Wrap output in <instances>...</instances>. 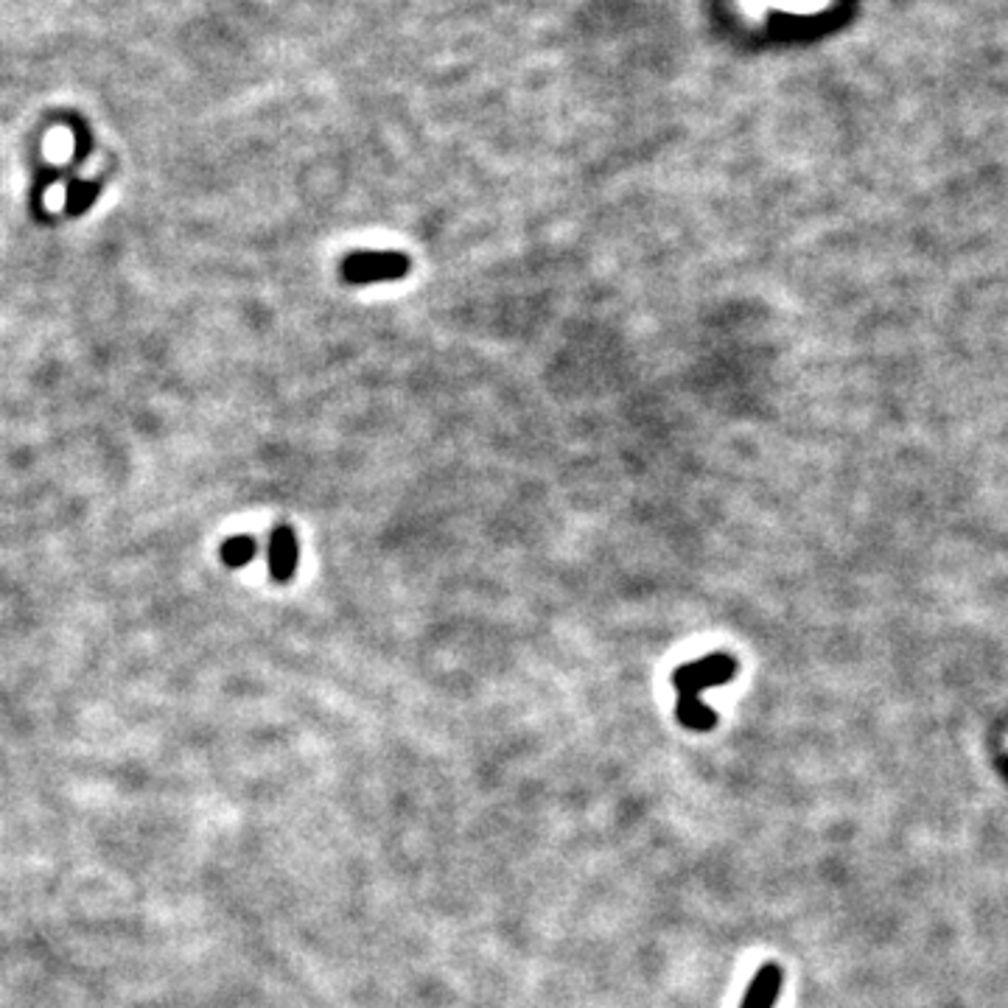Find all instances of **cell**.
Wrapping results in <instances>:
<instances>
[{
	"label": "cell",
	"mask_w": 1008,
	"mask_h": 1008,
	"mask_svg": "<svg viewBox=\"0 0 1008 1008\" xmlns=\"http://www.w3.org/2000/svg\"><path fill=\"white\" fill-rule=\"evenodd\" d=\"M255 552H259L255 538H252V536H232V538H227L225 544H222L219 555H222V564H225V566H230V569H241V566H247L252 560V557H255Z\"/></svg>",
	"instance_id": "5"
},
{
	"label": "cell",
	"mask_w": 1008,
	"mask_h": 1008,
	"mask_svg": "<svg viewBox=\"0 0 1008 1008\" xmlns=\"http://www.w3.org/2000/svg\"><path fill=\"white\" fill-rule=\"evenodd\" d=\"M782 981L784 972L779 963H763V967L756 969V975L751 978V986L740 1008H773L779 992H782Z\"/></svg>",
	"instance_id": "4"
},
{
	"label": "cell",
	"mask_w": 1008,
	"mask_h": 1008,
	"mask_svg": "<svg viewBox=\"0 0 1008 1008\" xmlns=\"http://www.w3.org/2000/svg\"><path fill=\"white\" fill-rule=\"evenodd\" d=\"M736 676V662L726 653H711L706 658H697V662L683 664L672 672V683H676L678 690V706H676V717L678 723L683 729L690 731H711L717 726V715L715 709L701 701V692L706 686H720V683H729L731 678Z\"/></svg>",
	"instance_id": "1"
},
{
	"label": "cell",
	"mask_w": 1008,
	"mask_h": 1008,
	"mask_svg": "<svg viewBox=\"0 0 1008 1008\" xmlns=\"http://www.w3.org/2000/svg\"><path fill=\"white\" fill-rule=\"evenodd\" d=\"M300 564V544L292 527H275L269 532V544H266V566L273 575L275 583H289L298 575Z\"/></svg>",
	"instance_id": "3"
},
{
	"label": "cell",
	"mask_w": 1008,
	"mask_h": 1008,
	"mask_svg": "<svg viewBox=\"0 0 1008 1008\" xmlns=\"http://www.w3.org/2000/svg\"><path fill=\"white\" fill-rule=\"evenodd\" d=\"M412 269V261L404 252H351L342 261V280L348 286H370V284H390V280L406 278Z\"/></svg>",
	"instance_id": "2"
}]
</instances>
